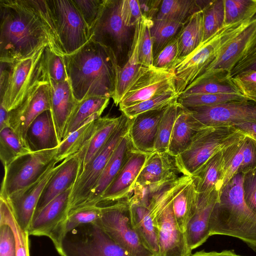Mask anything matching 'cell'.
I'll return each instance as SVG.
<instances>
[{"label":"cell","mask_w":256,"mask_h":256,"mask_svg":"<svg viewBox=\"0 0 256 256\" xmlns=\"http://www.w3.org/2000/svg\"><path fill=\"white\" fill-rule=\"evenodd\" d=\"M0 256H16L14 234L7 224H0Z\"/></svg>","instance_id":"obj_57"},{"label":"cell","mask_w":256,"mask_h":256,"mask_svg":"<svg viewBox=\"0 0 256 256\" xmlns=\"http://www.w3.org/2000/svg\"><path fill=\"white\" fill-rule=\"evenodd\" d=\"M166 108L145 112L130 119L128 134L133 151L147 154L154 152L158 126Z\"/></svg>","instance_id":"obj_21"},{"label":"cell","mask_w":256,"mask_h":256,"mask_svg":"<svg viewBox=\"0 0 256 256\" xmlns=\"http://www.w3.org/2000/svg\"><path fill=\"white\" fill-rule=\"evenodd\" d=\"M44 65L48 80L55 82L68 80L64 56L46 47L44 54Z\"/></svg>","instance_id":"obj_48"},{"label":"cell","mask_w":256,"mask_h":256,"mask_svg":"<svg viewBox=\"0 0 256 256\" xmlns=\"http://www.w3.org/2000/svg\"><path fill=\"white\" fill-rule=\"evenodd\" d=\"M72 188L36 212L28 230L29 236L48 237L58 252L65 236L64 230L68 215L70 197Z\"/></svg>","instance_id":"obj_14"},{"label":"cell","mask_w":256,"mask_h":256,"mask_svg":"<svg viewBox=\"0 0 256 256\" xmlns=\"http://www.w3.org/2000/svg\"><path fill=\"white\" fill-rule=\"evenodd\" d=\"M58 253L61 256H130L105 232L100 222L68 232Z\"/></svg>","instance_id":"obj_11"},{"label":"cell","mask_w":256,"mask_h":256,"mask_svg":"<svg viewBox=\"0 0 256 256\" xmlns=\"http://www.w3.org/2000/svg\"><path fill=\"white\" fill-rule=\"evenodd\" d=\"M142 20V29L139 46V62L140 66H154L153 43L150 34V28L153 20L144 16Z\"/></svg>","instance_id":"obj_50"},{"label":"cell","mask_w":256,"mask_h":256,"mask_svg":"<svg viewBox=\"0 0 256 256\" xmlns=\"http://www.w3.org/2000/svg\"><path fill=\"white\" fill-rule=\"evenodd\" d=\"M254 141H255V142H256V140H254Z\"/></svg>","instance_id":"obj_63"},{"label":"cell","mask_w":256,"mask_h":256,"mask_svg":"<svg viewBox=\"0 0 256 256\" xmlns=\"http://www.w3.org/2000/svg\"><path fill=\"white\" fill-rule=\"evenodd\" d=\"M32 152L12 128L7 127L0 130V159L4 168Z\"/></svg>","instance_id":"obj_38"},{"label":"cell","mask_w":256,"mask_h":256,"mask_svg":"<svg viewBox=\"0 0 256 256\" xmlns=\"http://www.w3.org/2000/svg\"><path fill=\"white\" fill-rule=\"evenodd\" d=\"M210 1L164 0L156 18L184 24L194 13L203 10Z\"/></svg>","instance_id":"obj_35"},{"label":"cell","mask_w":256,"mask_h":256,"mask_svg":"<svg viewBox=\"0 0 256 256\" xmlns=\"http://www.w3.org/2000/svg\"><path fill=\"white\" fill-rule=\"evenodd\" d=\"M132 151V146L128 132L118 145L88 199L80 208L98 205L103 194L124 165Z\"/></svg>","instance_id":"obj_24"},{"label":"cell","mask_w":256,"mask_h":256,"mask_svg":"<svg viewBox=\"0 0 256 256\" xmlns=\"http://www.w3.org/2000/svg\"><path fill=\"white\" fill-rule=\"evenodd\" d=\"M56 163L54 160L37 181L5 199L18 225L24 231L28 232L44 188L60 168V164L56 166Z\"/></svg>","instance_id":"obj_19"},{"label":"cell","mask_w":256,"mask_h":256,"mask_svg":"<svg viewBox=\"0 0 256 256\" xmlns=\"http://www.w3.org/2000/svg\"><path fill=\"white\" fill-rule=\"evenodd\" d=\"M134 28V34L127 62L122 66H120L117 72L114 92L112 98L116 106L119 104L127 88L140 66L138 54L142 29V18Z\"/></svg>","instance_id":"obj_31"},{"label":"cell","mask_w":256,"mask_h":256,"mask_svg":"<svg viewBox=\"0 0 256 256\" xmlns=\"http://www.w3.org/2000/svg\"><path fill=\"white\" fill-rule=\"evenodd\" d=\"M174 157L168 152H154L148 154L132 188L135 186L164 184L173 182L180 177Z\"/></svg>","instance_id":"obj_25"},{"label":"cell","mask_w":256,"mask_h":256,"mask_svg":"<svg viewBox=\"0 0 256 256\" xmlns=\"http://www.w3.org/2000/svg\"><path fill=\"white\" fill-rule=\"evenodd\" d=\"M46 46L12 62H0V104L10 112L20 105L32 86L46 74Z\"/></svg>","instance_id":"obj_5"},{"label":"cell","mask_w":256,"mask_h":256,"mask_svg":"<svg viewBox=\"0 0 256 256\" xmlns=\"http://www.w3.org/2000/svg\"><path fill=\"white\" fill-rule=\"evenodd\" d=\"M203 10L196 12L190 16L183 24L176 36L178 48L177 59L188 54L202 42Z\"/></svg>","instance_id":"obj_33"},{"label":"cell","mask_w":256,"mask_h":256,"mask_svg":"<svg viewBox=\"0 0 256 256\" xmlns=\"http://www.w3.org/2000/svg\"><path fill=\"white\" fill-rule=\"evenodd\" d=\"M176 36L170 41L154 56V66L156 68L170 69L178 58Z\"/></svg>","instance_id":"obj_54"},{"label":"cell","mask_w":256,"mask_h":256,"mask_svg":"<svg viewBox=\"0 0 256 256\" xmlns=\"http://www.w3.org/2000/svg\"><path fill=\"white\" fill-rule=\"evenodd\" d=\"M176 92L174 70L140 66L118 106L120 110L158 95Z\"/></svg>","instance_id":"obj_13"},{"label":"cell","mask_w":256,"mask_h":256,"mask_svg":"<svg viewBox=\"0 0 256 256\" xmlns=\"http://www.w3.org/2000/svg\"><path fill=\"white\" fill-rule=\"evenodd\" d=\"M57 148L32 152L4 168L0 197L6 199L12 194L37 181L56 160Z\"/></svg>","instance_id":"obj_12"},{"label":"cell","mask_w":256,"mask_h":256,"mask_svg":"<svg viewBox=\"0 0 256 256\" xmlns=\"http://www.w3.org/2000/svg\"><path fill=\"white\" fill-rule=\"evenodd\" d=\"M247 135L234 126L205 127L189 147L174 158L176 165L182 175L192 176L210 158Z\"/></svg>","instance_id":"obj_6"},{"label":"cell","mask_w":256,"mask_h":256,"mask_svg":"<svg viewBox=\"0 0 256 256\" xmlns=\"http://www.w3.org/2000/svg\"><path fill=\"white\" fill-rule=\"evenodd\" d=\"M178 98L176 92H165L120 110L128 118L132 119L142 113L166 108L178 102Z\"/></svg>","instance_id":"obj_44"},{"label":"cell","mask_w":256,"mask_h":256,"mask_svg":"<svg viewBox=\"0 0 256 256\" xmlns=\"http://www.w3.org/2000/svg\"><path fill=\"white\" fill-rule=\"evenodd\" d=\"M130 121L122 113L119 124L109 140L83 168L72 189L68 214L80 208L88 199L118 145L128 134Z\"/></svg>","instance_id":"obj_10"},{"label":"cell","mask_w":256,"mask_h":256,"mask_svg":"<svg viewBox=\"0 0 256 256\" xmlns=\"http://www.w3.org/2000/svg\"><path fill=\"white\" fill-rule=\"evenodd\" d=\"M192 177L196 184L198 200L219 192L222 186V151L207 160Z\"/></svg>","instance_id":"obj_29"},{"label":"cell","mask_w":256,"mask_h":256,"mask_svg":"<svg viewBox=\"0 0 256 256\" xmlns=\"http://www.w3.org/2000/svg\"><path fill=\"white\" fill-rule=\"evenodd\" d=\"M246 136L222 151V188L238 173L242 162L243 152Z\"/></svg>","instance_id":"obj_43"},{"label":"cell","mask_w":256,"mask_h":256,"mask_svg":"<svg viewBox=\"0 0 256 256\" xmlns=\"http://www.w3.org/2000/svg\"><path fill=\"white\" fill-rule=\"evenodd\" d=\"M110 99L108 98L94 96L78 102L68 122L63 140L78 129L89 118L93 116L100 117L107 107Z\"/></svg>","instance_id":"obj_34"},{"label":"cell","mask_w":256,"mask_h":256,"mask_svg":"<svg viewBox=\"0 0 256 256\" xmlns=\"http://www.w3.org/2000/svg\"><path fill=\"white\" fill-rule=\"evenodd\" d=\"M248 101L240 94H196L180 96L178 102L186 108L210 106L231 102Z\"/></svg>","instance_id":"obj_41"},{"label":"cell","mask_w":256,"mask_h":256,"mask_svg":"<svg viewBox=\"0 0 256 256\" xmlns=\"http://www.w3.org/2000/svg\"><path fill=\"white\" fill-rule=\"evenodd\" d=\"M254 170H256V144L248 134L245 140L242 162L238 173L244 174Z\"/></svg>","instance_id":"obj_56"},{"label":"cell","mask_w":256,"mask_h":256,"mask_svg":"<svg viewBox=\"0 0 256 256\" xmlns=\"http://www.w3.org/2000/svg\"><path fill=\"white\" fill-rule=\"evenodd\" d=\"M130 28L120 16V0H106L100 16L91 30V40L112 49L118 61L128 46Z\"/></svg>","instance_id":"obj_15"},{"label":"cell","mask_w":256,"mask_h":256,"mask_svg":"<svg viewBox=\"0 0 256 256\" xmlns=\"http://www.w3.org/2000/svg\"><path fill=\"white\" fill-rule=\"evenodd\" d=\"M7 224L12 228L16 242V256H30L28 232L18 225L5 199L0 197V224Z\"/></svg>","instance_id":"obj_39"},{"label":"cell","mask_w":256,"mask_h":256,"mask_svg":"<svg viewBox=\"0 0 256 256\" xmlns=\"http://www.w3.org/2000/svg\"><path fill=\"white\" fill-rule=\"evenodd\" d=\"M0 62H12L48 46L64 56L45 0H0Z\"/></svg>","instance_id":"obj_1"},{"label":"cell","mask_w":256,"mask_h":256,"mask_svg":"<svg viewBox=\"0 0 256 256\" xmlns=\"http://www.w3.org/2000/svg\"><path fill=\"white\" fill-rule=\"evenodd\" d=\"M244 179V174L237 173L220 190L210 220V236L236 238L256 252V212L245 201Z\"/></svg>","instance_id":"obj_3"},{"label":"cell","mask_w":256,"mask_h":256,"mask_svg":"<svg viewBox=\"0 0 256 256\" xmlns=\"http://www.w3.org/2000/svg\"><path fill=\"white\" fill-rule=\"evenodd\" d=\"M176 191L161 192L150 203L148 208L158 231V256H190L185 233L180 229L174 217L172 200Z\"/></svg>","instance_id":"obj_8"},{"label":"cell","mask_w":256,"mask_h":256,"mask_svg":"<svg viewBox=\"0 0 256 256\" xmlns=\"http://www.w3.org/2000/svg\"><path fill=\"white\" fill-rule=\"evenodd\" d=\"M256 36V18L223 48L204 72L187 89L207 80L229 84L228 76L232 70Z\"/></svg>","instance_id":"obj_17"},{"label":"cell","mask_w":256,"mask_h":256,"mask_svg":"<svg viewBox=\"0 0 256 256\" xmlns=\"http://www.w3.org/2000/svg\"><path fill=\"white\" fill-rule=\"evenodd\" d=\"M50 84V111L59 143L63 140L64 131L78 102L75 99L68 80Z\"/></svg>","instance_id":"obj_23"},{"label":"cell","mask_w":256,"mask_h":256,"mask_svg":"<svg viewBox=\"0 0 256 256\" xmlns=\"http://www.w3.org/2000/svg\"><path fill=\"white\" fill-rule=\"evenodd\" d=\"M88 143L80 150L68 157L60 163V168L44 188L35 212L74 186L82 170V162Z\"/></svg>","instance_id":"obj_20"},{"label":"cell","mask_w":256,"mask_h":256,"mask_svg":"<svg viewBox=\"0 0 256 256\" xmlns=\"http://www.w3.org/2000/svg\"><path fill=\"white\" fill-rule=\"evenodd\" d=\"M218 192L198 200L196 206L185 230L188 246L192 250L202 245L210 236V220L217 202Z\"/></svg>","instance_id":"obj_26"},{"label":"cell","mask_w":256,"mask_h":256,"mask_svg":"<svg viewBox=\"0 0 256 256\" xmlns=\"http://www.w3.org/2000/svg\"><path fill=\"white\" fill-rule=\"evenodd\" d=\"M148 156L147 154L132 151L124 165L103 194L98 206L129 196Z\"/></svg>","instance_id":"obj_22"},{"label":"cell","mask_w":256,"mask_h":256,"mask_svg":"<svg viewBox=\"0 0 256 256\" xmlns=\"http://www.w3.org/2000/svg\"><path fill=\"white\" fill-rule=\"evenodd\" d=\"M232 126L246 132L256 141V122H239Z\"/></svg>","instance_id":"obj_60"},{"label":"cell","mask_w":256,"mask_h":256,"mask_svg":"<svg viewBox=\"0 0 256 256\" xmlns=\"http://www.w3.org/2000/svg\"><path fill=\"white\" fill-rule=\"evenodd\" d=\"M100 216L101 208L99 206H84L71 212L66 222L65 236L80 226L99 222Z\"/></svg>","instance_id":"obj_47"},{"label":"cell","mask_w":256,"mask_h":256,"mask_svg":"<svg viewBox=\"0 0 256 256\" xmlns=\"http://www.w3.org/2000/svg\"><path fill=\"white\" fill-rule=\"evenodd\" d=\"M120 118V116L118 117L106 116L100 118L98 126L88 143L82 170L106 144L118 126Z\"/></svg>","instance_id":"obj_37"},{"label":"cell","mask_w":256,"mask_h":256,"mask_svg":"<svg viewBox=\"0 0 256 256\" xmlns=\"http://www.w3.org/2000/svg\"><path fill=\"white\" fill-rule=\"evenodd\" d=\"M50 108V84L46 72L32 86L22 103L9 112L10 127L27 144L26 137L30 126Z\"/></svg>","instance_id":"obj_16"},{"label":"cell","mask_w":256,"mask_h":256,"mask_svg":"<svg viewBox=\"0 0 256 256\" xmlns=\"http://www.w3.org/2000/svg\"><path fill=\"white\" fill-rule=\"evenodd\" d=\"M100 118L93 116L89 118L78 129L62 140L55 156L57 162L79 152L88 143L98 126Z\"/></svg>","instance_id":"obj_32"},{"label":"cell","mask_w":256,"mask_h":256,"mask_svg":"<svg viewBox=\"0 0 256 256\" xmlns=\"http://www.w3.org/2000/svg\"><path fill=\"white\" fill-rule=\"evenodd\" d=\"M230 84L248 100L256 104V70H250L232 78Z\"/></svg>","instance_id":"obj_49"},{"label":"cell","mask_w":256,"mask_h":256,"mask_svg":"<svg viewBox=\"0 0 256 256\" xmlns=\"http://www.w3.org/2000/svg\"><path fill=\"white\" fill-rule=\"evenodd\" d=\"M140 9L144 16L154 20L158 12L162 0H139Z\"/></svg>","instance_id":"obj_59"},{"label":"cell","mask_w":256,"mask_h":256,"mask_svg":"<svg viewBox=\"0 0 256 256\" xmlns=\"http://www.w3.org/2000/svg\"><path fill=\"white\" fill-rule=\"evenodd\" d=\"M243 188L247 205L256 212V170L244 174Z\"/></svg>","instance_id":"obj_58"},{"label":"cell","mask_w":256,"mask_h":256,"mask_svg":"<svg viewBox=\"0 0 256 256\" xmlns=\"http://www.w3.org/2000/svg\"><path fill=\"white\" fill-rule=\"evenodd\" d=\"M256 18L224 26L188 54L174 62L172 68L174 72L176 91L179 96L204 72L223 48Z\"/></svg>","instance_id":"obj_4"},{"label":"cell","mask_w":256,"mask_h":256,"mask_svg":"<svg viewBox=\"0 0 256 256\" xmlns=\"http://www.w3.org/2000/svg\"><path fill=\"white\" fill-rule=\"evenodd\" d=\"M120 12L124 25L130 28L144 16L140 9L139 0H120Z\"/></svg>","instance_id":"obj_53"},{"label":"cell","mask_w":256,"mask_h":256,"mask_svg":"<svg viewBox=\"0 0 256 256\" xmlns=\"http://www.w3.org/2000/svg\"><path fill=\"white\" fill-rule=\"evenodd\" d=\"M224 0L210 1L203 10L202 42L208 38L224 26Z\"/></svg>","instance_id":"obj_46"},{"label":"cell","mask_w":256,"mask_h":256,"mask_svg":"<svg viewBox=\"0 0 256 256\" xmlns=\"http://www.w3.org/2000/svg\"><path fill=\"white\" fill-rule=\"evenodd\" d=\"M7 127H10L9 112L0 104V130Z\"/></svg>","instance_id":"obj_62"},{"label":"cell","mask_w":256,"mask_h":256,"mask_svg":"<svg viewBox=\"0 0 256 256\" xmlns=\"http://www.w3.org/2000/svg\"><path fill=\"white\" fill-rule=\"evenodd\" d=\"M130 196L99 206L101 208L100 225L130 256H155L144 244L132 225Z\"/></svg>","instance_id":"obj_9"},{"label":"cell","mask_w":256,"mask_h":256,"mask_svg":"<svg viewBox=\"0 0 256 256\" xmlns=\"http://www.w3.org/2000/svg\"><path fill=\"white\" fill-rule=\"evenodd\" d=\"M26 140L32 152L58 146L60 143L50 110L44 112L33 121L27 130Z\"/></svg>","instance_id":"obj_28"},{"label":"cell","mask_w":256,"mask_h":256,"mask_svg":"<svg viewBox=\"0 0 256 256\" xmlns=\"http://www.w3.org/2000/svg\"><path fill=\"white\" fill-rule=\"evenodd\" d=\"M240 94L231 84L215 80L200 82L186 90L180 96L196 94Z\"/></svg>","instance_id":"obj_51"},{"label":"cell","mask_w":256,"mask_h":256,"mask_svg":"<svg viewBox=\"0 0 256 256\" xmlns=\"http://www.w3.org/2000/svg\"><path fill=\"white\" fill-rule=\"evenodd\" d=\"M224 26L256 16V0H224Z\"/></svg>","instance_id":"obj_40"},{"label":"cell","mask_w":256,"mask_h":256,"mask_svg":"<svg viewBox=\"0 0 256 256\" xmlns=\"http://www.w3.org/2000/svg\"><path fill=\"white\" fill-rule=\"evenodd\" d=\"M183 24L172 20L154 19L150 28L154 56L176 36L178 29Z\"/></svg>","instance_id":"obj_45"},{"label":"cell","mask_w":256,"mask_h":256,"mask_svg":"<svg viewBox=\"0 0 256 256\" xmlns=\"http://www.w3.org/2000/svg\"><path fill=\"white\" fill-rule=\"evenodd\" d=\"M187 108L204 127L232 126L239 122L256 123V104L248 101Z\"/></svg>","instance_id":"obj_18"},{"label":"cell","mask_w":256,"mask_h":256,"mask_svg":"<svg viewBox=\"0 0 256 256\" xmlns=\"http://www.w3.org/2000/svg\"><path fill=\"white\" fill-rule=\"evenodd\" d=\"M130 216L132 225L145 246L155 256H159L158 236L148 206L132 201L129 197Z\"/></svg>","instance_id":"obj_30"},{"label":"cell","mask_w":256,"mask_h":256,"mask_svg":"<svg viewBox=\"0 0 256 256\" xmlns=\"http://www.w3.org/2000/svg\"><path fill=\"white\" fill-rule=\"evenodd\" d=\"M250 70H256V36L232 70L228 76V82L236 75Z\"/></svg>","instance_id":"obj_55"},{"label":"cell","mask_w":256,"mask_h":256,"mask_svg":"<svg viewBox=\"0 0 256 256\" xmlns=\"http://www.w3.org/2000/svg\"><path fill=\"white\" fill-rule=\"evenodd\" d=\"M91 30L99 18L106 0H72Z\"/></svg>","instance_id":"obj_52"},{"label":"cell","mask_w":256,"mask_h":256,"mask_svg":"<svg viewBox=\"0 0 256 256\" xmlns=\"http://www.w3.org/2000/svg\"><path fill=\"white\" fill-rule=\"evenodd\" d=\"M58 43L70 55L91 40V31L72 0H45Z\"/></svg>","instance_id":"obj_7"},{"label":"cell","mask_w":256,"mask_h":256,"mask_svg":"<svg viewBox=\"0 0 256 256\" xmlns=\"http://www.w3.org/2000/svg\"><path fill=\"white\" fill-rule=\"evenodd\" d=\"M198 202V193L192 179L172 200V208L177 224L185 233L186 226L195 210Z\"/></svg>","instance_id":"obj_36"},{"label":"cell","mask_w":256,"mask_h":256,"mask_svg":"<svg viewBox=\"0 0 256 256\" xmlns=\"http://www.w3.org/2000/svg\"><path fill=\"white\" fill-rule=\"evenodd\" d=\"M64 58L68 82L78 102L90 97L112 98L120 66L112 49L90 40Z\"/></svg>","instance_id":"obj_2"},{"label":"cell","mask_w":256,"mask_h":256,"mask_svg":"<svg viewBox=\"0 0 256 256\" xmlns=\"http://www.w3.org/2000/svg\"><path fill=\"white\" fill-rule=\"evenodd\" d=\"M180 108V104L176 102L166 108L158 126L154 152H168L172 129Z\"/></svg>","instance_id":"obj_42"},{"label":"cell","mask_w":256,"mask_h":256,"mask_svg":"<svg viewBox=\"0 0 256 256\" xmlns=\"http://www.w3.org/2000/svg\"><path fill=\"white\" fill-rule=\"evenodd\" d=\"M190 256H241L236 254L233 250H224L220 252H206L204 250L192 254Z\"/></svg>","instance_id":"obj_61"},{"label":"cell","mask_w":256,"mask_h":256,"mask_svg":"<svg viewBox=\"0 0 256 256\" xmlns=\"http://www.w3.org/2000/svg\"><path fill=\"white\" fill-rule=\"evenodd\" d=\"M204 128L188 108L180 105L172 129L168 153L175 158L184 152Z\"/></svg>","instance_id":"obj_27"}]
</instances>
